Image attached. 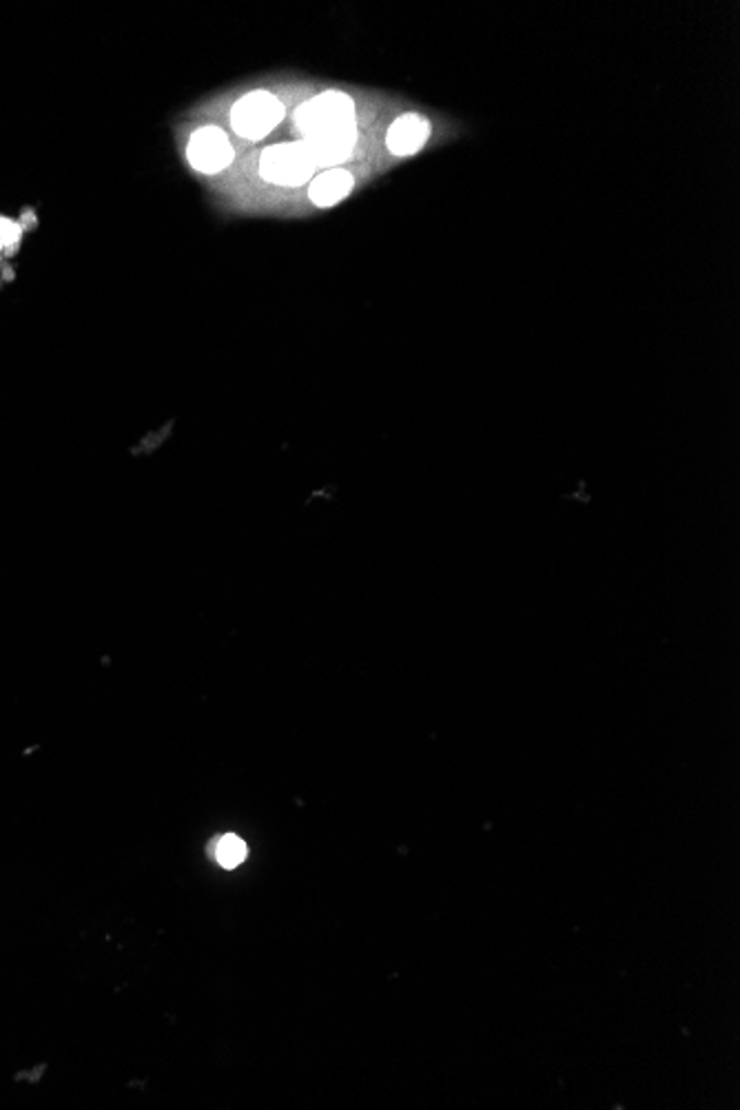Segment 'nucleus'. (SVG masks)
<instances>
[{
  "instance_id": "4",
  "label": "nucleus",
  "mask_w": 740,
  "mask_h": 1110,
  "mask_svg": "<svg viewBox=\"0 0 740 1110\" xmlns=\"http://www.w3.org/2000/svg\"><path fill=\"white\" fill-rule=\"evenodd\" d=\"M189 160L202 173H217L233 162V147L217 127H204L189 141Z\"/></svg>"
},
{
  "instance_id": "1",
  "label": "nucleus",
  "mask_w": 740,
  "mask_h": 1110,
  "mask_svg": "<svg viewBox=\"0 0 740 1110\" xmlns=\"http://www.w3.org/2000/svg\"><path fill=\"white\" fill-rule=\"evenodd\" d=\"M284 117V104L269 91H254L239 98L231 111L233 132L246 141H262Z\"/></svg>"
},
{
  "instance_id": "8",
  "label": "nucleus",
  "mask_w": 740,
  "mask_h": 1110,
  "mask_svg": "<svg viewBox=\"0 0 740 1110\" xmlns=\"http://www.w3.org/2000/svg\"><path fill=\"white\" fill-rule=\"evenodd\" d=\"M211 855L224 870H233L246 857V844L237 836H220L211 842Z\"/></svg>"
},
{
  "instance_id": "3",
  "label": "nucleus",
  "mask_w": 740,
  "mask_h": 1110,
  "mask_svg": "<svg viewBox=\"0 0 740 1110\" xmlns=\"http://www.w3.org/2000/svg\"><path fill=\"white\" fill-rule=\"evenodd\" d=\"M315 171V162L304 143H284L269 147L260 158V173L265 180L284 187L304 184Z\"/></svg>"
},
{
  "instance_id": "2",
  "label": "nucleus",
  "mask_w": 740,
  "mask_h": 1110,
  "mask_svg": "<svg viewBox=\"0 0 740 1110\" xmlns=\"http://www.w3.org/2000/svg\"><path fill=\"white\" fill-rule=\"evenodd\" d=\"M298 127L309 134L355 127V102L341 91H326L304 102L295 113Z\"/></svg>"
},
{
  "instance_id": "7",
  "label": "nucleus",
  "mask_w": 740,
  "mask_h": 1110,
  "mask_svg": "<svg viewBox=\"0 0 740 1110\" xmlns=\"http://www.w3.org/2000/svg\"><path fill=\"white\" fill-rule=\"evenodd\" d=\"M350 189H352V176L348 171L328 169L313 180L309 195L317 206H333V204L341 202L350 193Z\"/></svg>"
},
{
  "instance_id": "6",
  "label": "nucleus",
  "mask_w": 740,
  "mask_h": 1110,
  "mask_svg": "<svg viewBox=\"0 0 740 1110\" xmlns=\"http://www.w3.org/2000/svg\"><path fill=\"white\" fill-rule=\"evenodd\" d=\"M430 138V122L419 113L400 115L386 136V145L395 156L417 154Z\"/></svg>"
},
{
  "instance_id": "5",
  "label": "nucleus",
  "mask_w": 740,
  "mask_h": 1110,
  "mask_svg": "<svg viewBox=\"0 0 740 1110\" xmlns=\"http://www.w3.org/2000/svg\"><path fill=\"white\" fill-rule=\"evenodd\" d=\"M357 138V125L355 127H341V130H328V132H317L304 136V147L311 154L315 167H335L344 162Z\"/></svg>"
}]
</instances>
